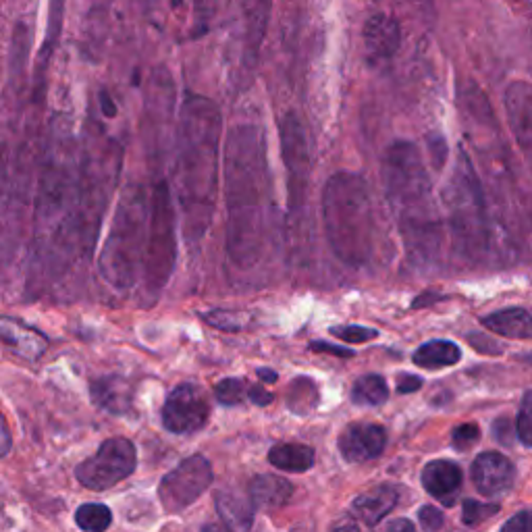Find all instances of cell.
<instances>
[{"label":"cell","instance_id":"28","mask_svg":"<svg viewBox=\"0 0 532 532\" xmlns=\"http://www.w3.org/2000/svg\"><path fill=\"white\" fill-rule=\"evenodd\" d=\"M389 387L381 375H366L354 383L352 399L358 406H381L387 402Z\"/></svg>","mask_w":532,"mask_h":532},{"label":"cell","instance_id":"46","mask_svg":"<svg viewBox=\"0 0 532 532\" xmlns=\"http://www.w3.org/2000/svg\"><path fill=\"white\" fill-rule=\"evenodd\" d=\"M248 395L256 406H269L273 402V395L269 391H264L262 387H250Z\"/></svg>","mask_w":532,"mask_h":532},{"label":"cell","instance_id":"31","mask_svg":"<svg viewBox=\"0 0 532 532\" xmlns=\"http://www.w3.org/2000/svg\"><path fill=\"white\" fill-rule=\"evenodd\" d=\"M229 0H194V36H204Z\"/></svg>","mask_w":532,"mask_h":532},{"label":"cell","instance_id":"29","mask_svg":"<svg viewBox=\"0 0 532 532\" xmlns=\"http://www.w3.org/2000/svg\"><path fill=\"white\" fill-rule=\"evenodd\" d=\"M75 522L84 532H106L113 524V514L102 503H84L75 512Z\"/></svg>","mask_w":532,"mask_h":532},{"label":"cell","instance_id":"33","mask_svg":"<svg viewBox=\"0 0 532 532\" xmlns=\"http://www.w3.org/2000/svg\"><path fill=\"white\" fill-rule=\"evenodd\" d=\"M499 508L497 505H491V503H481V501H474V499H466L464 501V522L468 526H476V524H481L485 522L491 514H497Z\"/></svg>","mask_w":532,"mask_h":532},{"label":"cell","instance_id":"13","mask_svg":"<svg viewBox=\"0 0 532 532\" xmlns=\"http://www.w3.org/2000/svg\"><path fill=\"white\" fill-rule=\"evenodd\" d=\"M505 113H508L510 129L532 169V84L514 82L505 90Z\"/></svg>","mask_w":532,"mask_h":532},{"label":"cell","instance_id":"15","mask_svg":"<svg viewBox=\"0 0 532 532\" xmlns=\"http://www.w3.org/2000/svg\"><path fill=\"white\" fill-rule=\"evenodd\" d=\"M387 435L381 424L358 422L350 424L339 437V451L345 462L362 464L370 462L383 454Z\"/></svg>","mask_w":532,"mask_h":532},{"label":"cell","instance_id":"34","mask_svg":"<svg viewBox=\"0 0 532 532\" xmlns=\"http://www.w3.org/2000/svg\"><path fill=\"white\" fill-rule=\"evenodd\" d=\"M244 391H246V385L239 379H225L215 387L217 399L225 406H237L244 399Z\"/></svg>","mask_w":532,"mask_h":532},{"label":"cell","instance_id":"9","mask_svg":"<svg viewBox=\"0 0 532 532\" xmlns=\"http://www.w3.org/2000/svg\"><path fill=\"white\" fill-rule=\"evenodd\" d=\"M281 158L287 177V212L289 217H298L306 206L308 185H310V142L308 131L300 115L287 113L279 123Z\"/></svg>","mask_w":532,"mask_h":532},{"label":"cell","instance_id":"48","mask_svg":"<svg viewBox=\"0 0 532 532\" xmlns=\"http://www.w3.org/2000/svg\"><path fill=\"white\" fill-rule=\"evenodd\" d=\"M258 379H262L264 383H275L279 379V375L275 370L269 368H258Z\"/></svg>","mask_w":532,"mask_h":532},{"label":"cell","instance_id":"30","mask_svg":"<svg viewBox=\"0 0 532 532\" xmlns=\"http://www.w3.org/2000/svg\"><path fill=\"white\" fill-rule=\"evenodd\" d=\"M318 404V391L310 379H298L287 391V406L296 414H308Z\"/></svg>","mask_w":532,"mask_h":532},{"label":"cell","instance_id":"43","mask_svg":"<svg viewBox=\"0 0 532 532\" xmlns=\"http://www.w3.org/2000/svg\"><path fill=\"white\" fill-rule=\"evenodd\" d=\"M11 447H13V437L9 431V424H7L5 416L0 414V458H5L11 451Z\"/></svg>","mask_w":532,"mask_h":532},{"label":"cell","instance_id":"7","mask_svg":"<svg viewBox=\"0 0 532 532\" xmlns=\"http://www.w3.org/2000/svg\"><path fill=\"white\" fill-rule=\"evenodd\" d=\"M445 215L460 252L481 258L489 246V215L483 183L464 150H460L441 194Z\"/></svg>","mask_w":532,"mask_h":532},{"label":"cell","instance_id":"6","mask_svg":"<svg viewBox=\"0 0 532 532\" xmlns=\"http://www.w3.org/2000/svg\"><path fill=\"white\" fill-rule=\"evenodd\" d=\"M148 196L140 183H131L117 200L115 215L100 250L98 271L115 291H129L142 279L148 229Z\"/></svg>","mask_w":532,"mask_h":532},{"label":"cell","instance_id":"5","mask_svg":"<svg viewBox=\"0 0 532 532\" xmlns=\"http://www.w3.org/2000/svg\"><path fill=\"white\" fill-rule=\"evenodd\" d=\"M323 227L339 262L360 269L375 258L377 219L370 188L362 175L335 173L323 190Z\"/></svg>","mask_w":532,"mask_h":532},{"label":"cell","instance_id":"39","mask_svg":"<svg viewBox=\"0 0 532 532\" xmlns=\"http://www.w3.org/2000/svg\"><path fill=\"white\" fill-rule=\"evenodd\" d=\"M418 518H420V524L422 528L427 532H437L441 526H443V514L437 510V508H431V505H427V508H422L418 512Z\"/></svg>","mask_w":532,"mask_h":532},{"label":"cell","instance_id":"18","mask_svg":"<svg viewBox=\"0 0 532 532\" xmlns=\"http://www.w3.org/2000/svg\"><path fill=\"white\" fill-rule=\"evenodd\" d=\"M0 341L21 356L23 360L36 362L48 350V337L42 335L38 329L28 327L21 321H15L11 316L0 314Z\"/></svg>","mask_w":532,"mask_h":532},{"label":"cell","instance_id":"35","mask_svg":"<svg viewBox=\"0 0 532 532\" xmlns=\"http://www.w3.org/2000/svg\"><path fill=\"white\" fill-rule=\"evenodd\" d=\"M111 0H90V11H88V30L94 38H102V28L106 23V13H109Z\"/></svg>","mask_w":532,"mask_h":532},{"label":"cell","instance_id":"32","mask_svg":"<svg viewBox=\"0 0 532 532\" xmlns=\"http://www.w3.org/2000/svg\"><path fill=\"white\" fill-rule=\"evenodd\" d=\"M202 318L210 327H215L219 331H227V333L242 331L248 325V314L237 312V310H210L202 314Z\"/></svg>","mask_w":532,"mask_h":532},{"label":"cell","instance_id":"26","mask_svg":"<svg viewBox=\"0 0 532 532\" xmlns=\"http://www.w3.org/2000/svg\"><path fill=\"white\" fill-rule=\"evenodd\" d=\"M65 3L67 0H50L48 5V25H46V36L44 44L40 48V63H38V79H44V71L52 59V52H55L61 32H63V19H65Z\"/></svg>","mask_w":532,"mask_h":532},{"label":"cell","instance_id":"37","mask_svg":"<svg viewBox=\"0 0 532 532\" xmlns=\"http://www.w3.org/2000/svg\"><path fill=\"white\" fill-rule=\"evenodd\" d=\"M516 433L526 447H532V393L526 395V402L518 414Z\"/></svg>","mask_w":532,"mask_h":532},{"label":"cell","instance_id":"22","mask_svg":"<svg viewBox=\"0 0 532 532\" xmlns=\"http://www.w3.org/2000/svg\"><path fill=\"white\" fill-rule=\"evenodd\" d=\"M462 485V470L449 460H435L422 470V487L433 497H451Z\"/></svg>","mask_w":532,"mask_h":532},{"label":"cell","instance_id":"27","mask_svg":"<svg viewBox=\"0 0 532 532\" xmlns=\"http://www.w3.org/2000/svg\"><path fill=\"white\" fill-rule=\"evenodd\" d=\"M462 358V352L456 343L445 341V339H435L420 345L414 354V362L424 368H445L454 366Z\"/></svg>","mask_w":532,"mask_h":532},{"label":"cell","instance_id":"38","mask_svg":"<svg viewBox=\"0 0 532 532\" xmlns=\"http://www.w3.org/2000/svg\"><path fill=\"white\" fill-rule=\"evenodd\" d=\"M478 439H481V429H478L476 424H462V427L454 431V437H451V441H454L460 451L470 449L478 443Z\"/></svg>","mask_w":532,"mask_h":532},{"label":"cell","instance_id":"25","mask_svg":"<svg viewBox=\"0 0 532 532\" xmlns=\"http://www.w3.org/2000/svg\"><path fill=\"white\" fill-rule=\"evenodd\" d=\"M269 462L287 472H306L314 464V449L302 443H281L269 451Z\"/></svg>","mask_w":532,"mask_h":532},{"label":"cell","instance_id":"2","mask_svg":"<svg viewBox=\"0 0 532 532\" xmlns=\"http://www.w3.org/2000/svg\"><path fill=\"white\" fill-rule=\"evenodd\" d=\"M221 140L223 115L219 104L200 94L185 96L175 131L173 200L188 244H200L215 221Z\"/></svg>","mask_w":532,"mask_h":532},{"label":"cell","instance_id":"17","mask_svg":"<svg viewBox=\"0 0 532 532\" xmlns=\"http://www.w3.org/2000/svg\"><path fill=\"white\" fill-rule=\"evenodd\" d=\"M516 478L514 464L497 451L481 454L472 464V481L476 489L487 497H497L512 489Z\"/></svg>","mask_w":532,"mask_h":532},{"label":"cell","instance_id":"16","mask_svg":"<svg viewBox=\"0 0 532 532\" xmlns=\"http://www.w3.org/2000/svg\"><path fill=\"white\" fill-rule=\"evenodd\" d=\"M273 0H242V59L248 69H254L260 48L269 32Z\"/></svg>","mask_w":532,"mask_h":532},{"label":"cell","instance_id":"40","mask_svg":"<svg viewBox=\"0 0 532 532\" xmlns=\"http://www.w3.org/2000/svg\"><path fill=\"white\" fill-rule=\"evenodd\" d=\"M501 532H532V514L520 512L501 526Z\"/></svg>","mask_w":532,"mask_h":532},{"label":"cell","instance_id":"24","mask_svg":"<svg viewBox=\"0 0 532 532\" xmlns=\"http://www.w3.org/2000/svg\"><path fill=\"white\" fill-rule=\"evenodd\" d=\"M483 325L510 339H532V314L524 308H505L483 318Z\"/></svg>","mask_w":532,"mask_h":532},{"label":"cell","instance_id":"12","mask_svg":"<svg viewBox=\"0 0 532 532\" xmlns=\"http://www.w3.org/2000/svg\"><path fill=\"white\" fill-rule=\"evenodd\" d=\"M208 399L194 383L177 385L163 406L165 429L175 435H190L200 431L208 422Z\"/></svg>","mask_w":532,"mask_h":532},{"label":"cell","instance_id":"23","mask_svg":"<svg viewBox=\"0 0 532 532\" xmlns=\"http://www.w3.org/2000/svg\"><path fill=\"white\" fill-rule=\"evenodd\" d=\"M294 487L285 478L275 474L256 476L250 485V499L262 510H279L289 501Z\"/></svg>","mask_w":532,"mask_h":532},{"label":"cell","instance_id":"11","mask_svg":"<svg viewBox=\"0 0 532 532\" xmlns=\"http://www.w3.org/2000/svg\"><path fill=\"white\" fill-rule=\"evenodd\" d=\"M212 466L204 456H192L183 460L177 468L163 476L158 485V499L171 514L183 512L210 487Z\"/></svg>","mask_w":532,"mask_h":532},{"label":"cell","instance_id":"10","mask_svg":"<svg viewBox=\"0 0 532 532\" xmlns=\"http://www.w3.org/2000/svg\"><path fill=\"white\" fill-rule=\"evenodd\" d=\"M136 464V445L125 437H113L106 439L92 458L75 468V478L90 491H106L131 476Z\"/></svg>","mask_w":532,"mask_h":532},{"label":"cell","instance_id":"4","mask_svg":"<svg viewBox=\"0 0 532 532\" xmlns=\"http://www.w3.org/2000/svg\"><path fill=\"white\" fill-rule=\"evenodd\" d=\"M385 198L414 260H435L441 246V215L427 163L414 142H393L381 163Z\"/></svg>","mask_w":532,"mask_h":532},{"label":"cell","instance_id":"44","mask_svg":"<svg viewBox=\"0 0 532 532\" xmlns=\"http://www.w3.org/2000/svg\"><path fill=\"white\" fill-rule=\"evenodd\" d=\"M98 100H100V111H102L106 117H109V119L117 117L119 109H117V104L113 102V98H111V94H109V92H106V90H100V94H98Z\"/></svg>","mask_w":532,"mask_h":532},{"label":"cell","instance_id":"14","mask_svg":"<svg viewBox=\"0 0 532 532\" xmlns=\"http://www.w3.org/2000/svg\"><path fill=\"white\" fill-rule=\"evenodd\" d=\"M364 52L370 65H383L391 61L399 46H402V28H399L397 19L377 13L372 15L362 32Z\"/></svg>","mask_w":532,"mask_h":532},{"label":"cell","instance_id":"42","mask_svg":"<svg viewBox=\"0 0 532 532\" xmlns=\"http://www.w3.org/2000/svg\"><path fill=\"white\" fill-rule=\"evenodd\" d=\"M310 350H314V352H325V354H333V356H339V358H350V356H354L352 350H345V348H339V345L325 343V341H312V343H310Z\"/></svg>","mask_w":532,"mask_h":532},{"label":"cell","instance_id":"36","mask_svg":"<svg viewBox=\"0 0 532 532\" xmlns=\"http://www.w3.org/2000/svg\"><path fill=\"white\" fill-rule=\"evenodd\" d=\"M331 333L348 343H366L370 339H375L379 333L375 329L368 327H358V325H343V327H333Z\"/></svg>","mask_w":532,"mask_h":532},{"label":"cell","instance_id":"19","mask_svg":"<svg viewBox=\"0 0 532 532\" xmlns=\"http://www.w3.org/2000/svg\"><path fill=\"white\" fill-rule=\"evenodd\" d=\"M215 505L229 532H250L254 524V503L250 495L235 489H223L217 493Z\"/></svg>","mask_w":532,"mask_h":532},{"label":"cell","instance_id":"3","mask_svg":"<svg viewBox=\"0 0 532 532\" xmlns=\"http://www.w3.org/2000/svg\"><path fill=\"white\" fill-rule=\"evenodd\" d=\"M225 250L237 269H252L262 258L271 212V169L266 136L256 123H235L223 150Z\"/></svg>","mask_w":532,"mask_h":532},{"label":"cell","instance_id":"21","mask_svg":"<svg viewBox=\"0 0 532 532\" xmlns=\"http://www.w3.org/2000/svg\"><path fill=\"white\" fill-rule=\"evenodd\" d=\"M397 503V491L389 485L372 487L358 495L352 503V512L368 526L379 524Z\"/></svg>","mask_w":532,"mask_h":532},{"label":"cell","instance_id":"20","mask_svg":"<svg viewBox=\"0 0 532 532\" xmlns=\"http://www.w3.org/2000/svg\"><path fill=\"white\" fill-rule=\"evenodd\" d=\"M90 395H92V402L104 410V412H111V414H125L131 408V399H133V391L131 385L121 379V377H100L92 383L90 387Z\"/></svg>","mask_w":532,"mask_h":532},{"label":"cell","instance_id":"8","mask_svg":"<svg viewBox=\"0 0 532 532\" xmlns=\"http://www.w3.org/2000/svg\"><path fill=\"white\" fill-rule=\"evenodd\" d=\"M177 225L179 215L171 183L167 179L156 181L148 196V229L142 262L144 291L150 300H156L163 294L175 271Z\"/></svg>","mask_w":532,"mask_h":532},{"label":"cell","instance_id":"45","mask_svg":"<svg viewBox=\"0 0 532 532\" xmlns=\"http://www.w3.org/2000/svg\"><path fill=\"white\" fill-rule=\"evenodd\" d=\"M422 387V379L414 377V375H402L397 381V391L399 393H414Z\"/></svg>","mask_w":532,"mask_h":532},{"label":"cell","instance_id":"41","mask_svg":"<svg viewBox=\"0 0 532 532\" xmlns=\"http://www.w3.org/2000/svg\"><path fill=\"white\" fill-rule=\"evenodd\" d=\"M493 431H495V437L499 439V443L503 445H512L514 441V431H512V422L508 418H499L495 424H493Z\"/></svg>","mask_w":532,"mask_h":532},{"label":"cell","instance_id":"49","mask_svg":"<svg viewBox=\"0 0 532 532\" xmlns=\"http://www.w3.org/2000/svg\"><path fill=\"white\" fill-rule=\"evenodd\" d=\"M333 532H360V528L354 522H341L333 528Z\"/></svg>","mask_w":532,"mask_h":532},{"label":"cell","instance_id":"47","mask_svg":"<svg viewBox=\"0 0 532 532\" xmlns=\"http://www.w3.org/2000/svg\"><path fill=\"white\" fill-rule=\"evenodd\" d=\"M385 532H416V528H414V524L408 522V520H393V522L385 528Z\"/></svg>","mask_w":532,"mask_h":532},{"label":"cell","instance_id":"1","mask_svg":"<svg viewBox=\"0 0 532 532\" xmlns=\"http://www.w3.org/2000/svg\"><path fill=\"white\" fill-rule=\"evenodd\" d=\"M79 142L65 121L46 144L34 198L30 287H46L84 260L79 235Z\"/></svg>","mask_w":532,"mask_h":532}]
</instances>
